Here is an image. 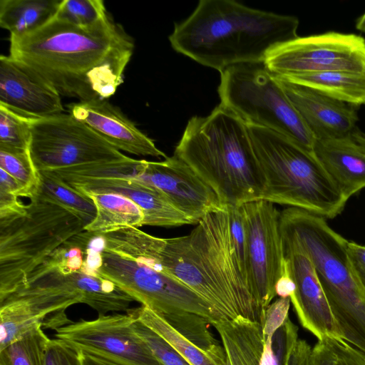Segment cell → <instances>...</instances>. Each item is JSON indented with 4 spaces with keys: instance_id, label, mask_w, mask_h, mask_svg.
Listing matches in <instances>:
<instances>
[{
    "instance_id": "cell-1",
    "label": "cell",
    "mask_w": 365,
    "mask_h": 365,
    "mask_svg": "<svg viewBox=\"0 0 365 365\" xmlns=\"http://www.w3.org/2000/svg\"><path fill=\"white\" fill-rule=\"evenodd\" d=\"M9 56L26 65L63 96L107 100L123 81L134 41L110 15L84 29L55 17L38 30L9 37Z\"/></svg>"
},
{
    "instance_id": "cell-2",
    "label": "cell",
    "mask_w": 365,
    "mask_h": 365,
    "mask_svg": "<svg viewBox=\"0 0 365 365\" xmlns=\"http://www.w3.org/2000/svg\"><path fill=\"white\" fill-rule=\"evenodd\" d=\"M153 259L225 318L262 324L263 313L233 237L228 205L205 216L187 235L160 238Z\"/></svg>"
},
{
    "instance_id": "cell-3",
    "label": "cell",
    "mask_w": 365,
    "mask_h": 365,
    "mask_svg": "<svg viewBox=\"0 0 365 365\" xmlns=\"http://www.w3.org/2000/svg\"><path fill=\"white\" fill-rule=\"evenodd\" d=\"M299 21L248 7L234 0H200L175 24L172 48L220 73L240 63L264 61L276 46L298 37Z\"/></svg>"
},
{
    "instance_id": "cell-4",
    "label": "cell",
    "mask_w": 365,
    "mask_h": 365,
    "mask_svg": "<svg viewBox=\"0 0 365 365\" xmlns=\"http://www.w3.org/2000/svg\"><path fill=\"white\" fill-rule=\"evenodd\" d=\"M174 155L217 193L225 205L262 200L264 180L247 123L220 103L205 117L193 116Z\"/></svg>"
},
{
    "instance_id": "cell-5",
    "label": "cell",
    "mask_w": 365,
    "mask_h": 365,
    "mask_svg": "<svg viewBox=\"0 0 365 365\" xmlns=\"http://www.w3.org/2000/svg\"><path fill=\"white\" fill-rule=\"evenodd\" d=\"M279 230L312 262L343 340L365 354V290L350 266L349 240L327 219L297 207L280 212Z\"/></svg>"
},
{
    "instance_id": "cell-6",
    "label": "cell",
    "mask_w": 365,
    "mask_h": 365,
    "mask_svg": "<svg viewBox=\"0 0 365 365\" xmlns=\"http://www.w3.org/2000/svg\"><path fill=\"white\" fill-rule=\"evenodd\" d=\"M247 125L264 180L262 200L302 209L327 220L342 212L349 200L314 151L279 132Z\"/></svg>"
},
{
    "instance_id": "cell-7",
    "label": "cell",
    "mask_w": 365,
    "mask_h": 365,
    "mask_svg": "<svg viewBox=\"0 0 365 365\" xmlns=\"http://www.w3.org/2000/svg\"><path fill=\"white\" fill-rule=\"evenodd\" d=\"M85 250V262L137 301L160 315L190 312L210 324L225 319L210 302L165 272L155 261L103 247L94 235Z\"/></svg>"
},
{
    "instance_id": "cell-8",
    "label": "cell",
    "mask_w": 365,
    "mask_h": 365,
    "mask_svg": "<svg viewBox=\"0 0 365 365\" xmlns=\"http://www.w3.org/2000/svg\"><path fill=\"white\" fill-rule=\"evenodd\" d=\"M70 211L37 197L26 212L0 222V301L16 292L52 252L84 231Z\"/></svg>"
},
{
    "instance_id": "cell-9",
    "label": "cell",
    "mask_w": 365,
    "mask_h": 365,
    "mask_svg": "<svg viewBox=\"0 0 365 365\" xmlns=\"http://www.w3.org/2000/svg\"><path fill=\"white\" fill-rule=\"evenodd\" d=\"M217 92L220 103L246 123L279 132L313 151V134L264 61L225 68Z\"/></svg>"
},
{
    "instance_id": "cell-10",
    "label": "cell",
    "mask_w": 365,
    "mask_h": 365,
    "mask_svg": "<svg viewBox=\"0 0 365 365\" xmlns=\"http://www.w3.org/2000/svg\"><path fill=\"white\" fill-rule=\"evenodd\" d=\"M29 152L38 171L128 158L70 113L34 119Z\"/></svg>"
},
{
    "instance_id": "cell-11",
    "label": "cell",
    "mask_w": 365,
    "mask_h": 365,
    "mask_svg": "<svg viewBox=\"0 0 365 365\" xmlns=\"http://www.w3.org/2000/svg\"><path fill=\"white\" fill-rule=\"evenodd\" d=\"M264 62L281 76L329 71L365 74V38L337 31L298 36L272 49Z\"/></svg>"
},
{
    "instance_id": "cell-12",
    "label": "cell",
    "mask_w": 365,
    "mask_h": 365,
    "mask_svg": "<svg viewBox=\"0 0 365 365\" xmlns=\"http://www.w3.org/2000/svg\"><path fill=\"white\" fill-rule=\"evenodd\" d=\"M246 234L247 264L252 292L263 315L286 273L279 230L280 212L274 203L258 200L240 205Z\"/></svg>"
},
{
    "instance_id": "cell-13",
    "label": "cell",
    "mask_w": 365,
    "mask_h": 365,
    "mask_svg": "<svg viewBox=\"0 0 365 365\" xmlns=\"http://www.w3.org/2000/svg\"><path fill=\"white\" fill-rule=\"evenodd\" d=\"M134 318L125 314L98 315L61 327L54 336L79 351L125 365H163L154 356L133 327Z\"/></svg>"
},
{
    "instance_id": "cell-14",
    "label": "cell",
    "mask_w": 365,
    "mask_h": 365,
    "mask_svg": "<svg viewBox=\"0 0 365 365\" xmlns=\"http://www.w3.org/2000/svg\"><path fill=\"white\" fill-rule=\"evenodd\" d=\"M160 190L192 224L225 205L215 190L176 155L148 161L135 178Z\"/></svg>"
},
{
    "instance_id": "cell-15",
    "label": "cell",
    "mask_w": 365,
    "mask_h": 365,
    "mask_svg": "<svg viewBox=\"0 0 365 365\" xmlns=\"http://www.w3.org/2000/svg\"><path fill=\"white\" fill-rule=\"evenodd\" d=\"M126 312L165 339L190 365H225L223 347L204 317L190 312L160 315L143 305Z\"/></svg>"
},
{
    "instance_id": "cell-16",
    "label": "cell",
    "mask_w": 365,
    "mask_h": 365,
    "mask_svg": "<svg viewBox=\"0 0 365 365\" xmlns=\"http://www.w3.org/2000/svg\"><path fill=\"white\" fill-rule=\"evenodd\" d=\"M282 241L287 270L295 285L290 300L301 325L318 340H343L310 258L294 242Z\"/></svg>"
},
{
    "instance_id": "cell-17",
    "label": "cell",
    "mask_w": 365,
    "mask_h": 365,
    "mask_svg": "<svg viewBox=\"0 0 365 365\" xmlns=\"http://www.w3.org/2000/svg\"><path fill=\"white\" fill-rule=\"evenodd\" d=\"M61 96L24 63L0 56V105L31 119L63 113Z\"/></svg>"
},
{
    "instance_id": "cell-18",
    "label": "cell",
    "mask_w": 365,
    "mask_h": 365,
    "mask_svg": "<svg viewBox=\"0 0 365 365\" xmlns=\"http://www.w3.org/2000/svg\"><path fill=\"white\" fill-rule=\"evenodd\" d=\"M69 113L119 151L136 155H166L121 110L107 100L79 101L68 106Z\"/></svg>"
},
{
    "instance_id": "cell-19",
    "label": "cell",
    "mask_w": 365,
    "mask_h": 365,
    "mask_svg": "<svg viewBox=\"0 0 365 365\" xmlns=\"http://www.w3.org/2000/svg\"><path fill=\"white\" fill-rule=\"evenodd\" d=\"M274 76L315 140L339 137L358 126L359 108L324 96L282 76Z\"/></svg>"
},
{
    "instance_id": "cell-20",
    "label": "cell",
    "mask_w": 365,
    "mask_h": 365,
    "mask_svg": "<svg viewBox=\"0 0 365 365\" xmlns=\"http://www.w3.org/2000/svg\"><path fill=\"white\" fill-rule=\"evenodd\" d=\"M313 151L347 200L365 188V133L358 126L339 137L316 139Z\"/></svg>"
},
{
    "instance_id": "cell-21",
    "label": "cell",
    "mask_w": 365,
    "mask_h": 365,
    "mask_svg": "<svg viewBox=\"0 0 365 365\" xmlns=\"http://www.w3.org/2000/svg\"><path fill=\"white\" fill-rule=\"evenodd\" d=\"M81 193L110 192L134 202L144 214L143 225L175 227L192 222L154 186L134 178H97L66 181Z\"/></svg>"
},
{
    "instance_id": "cell-22",
    "label": "cell",
    "mask_w": 365,
    "mask_h": 365,
    "mask_svg": "<svg viewBox=\"0 0 365 365\" xmlns=\"http://www.w3.org/2000/svg\"><path fill=\"white\" fill-rule=\"evenodd\" d=\"M71 322L65 312L55 314L41 304L10 295L0 301V350L38 326L56 331Z\"/></svg>"
},
{
    "instance_id": "cell-23",
    "label": "cell",
    "mask_w": 365,
    "mask_h": 365,
    "mask_svg": "<svg viewBox=\"0 0 365 365\" xmlns=\"http://www.w3.org/2000/svg\"><path fill=\"white\" fill-rule=\"evenodd\" d=\"M225 352V365H262L265 338L262 324L243 317L212 323Z\"/></svg>"
},
{
    "instance_id": "cell-24",
    "label": "cell",
    "mask_w": 365,
    "mask_h": 365,
    "mask_svg": "<svg viewBox=\"0 0 365 365\" xmlns=\"http://www.w3.org/2000/svg\"><path fill=\"white\" fill-rule=\"evenodd\" d=\"M83 194L93 202L96 209L95 218L84 227V231L103 234L143 226L142 210L128 197L110 192H88Z\"/></svg>"
},
{
    "instance_id": "cell-25",
    "label": "cell",
    "mask_w": 365,
    "mask_h": 365,
    "mask_svg": "<svg viewBox=\"0 0 365 365\" xmlns=\"http://www.w3.org/2000/svg\"><path fill=\"white\" fill-rule=\"evenodd\" d=\"M63 0H1L0 26L10 38L32 33L52 20Z\"/></svg>"
},
{
    "instance_id": "cell-26",
    "label": "cell",
    "mask_w": 365,
    "mask_h": 365,
    "mask_svg": "<svg viewBox=\"0 0 365 365\" xmlns=\"http://www.w3.org/2000/svg\"><path fill=\"white\" fill-rule=\"evenodd\" d=\"M282 77L357 108L365 105V74L329 71Z\"/></svg>"
},
{
    "instance_id": "cell-27",
    "label": "cell",
    "mask_w": 365,
    "mask_h": 365,
    "mask_svg": "<svg viewBox=\"0 0 365 365\" xmlns=\"http://www.w3.org/2000/svg\"><path fill=\"white\" fill-rule=\"evenodd\" d=\"M40 185L36 195L43 201L58 205L78 217L85 227L96 217L93 202L65 182L53 171H38Z\"/></svg>"
},
{
    "instance_id": "cell-28",
    "label": "cell",
    "mask_w": 365,
    "mask_h": 365,
    "mask_svg": "<svg viewBox=\"0 0 365 365\" xmlns=\"http://www.w3.org/2000/svg\"><path fill=\"white\" fill-rule=\"evenodd\" d=\"M50 339L38 326L0 350V365H44Z\"/></svg>"
},
{
    "instance_id": "cell-29",
    "label": "cell",
    "mask_w": 365,
    "mask_h": 365,
    "mask_svg": "<svg viewBox=\"0 0 365 365\" xmlns=\"http://www.w3.org/2000/svg\"><path fill=\"white\" fill-rule=\"evenodd\" d=\"M0 168L18 182L21 187V197L31 200L36 195L40 185V175L29 150L0 148Z\"/></svg>"
},
{
    "instance_id": "cell-30",
    "label": "cell",
    "mask_w": 365,
    "mask_h": 365,
    "mask_svg": "<svg viewBox=\"0 0 365 365\" xmlns=\"http://www.w3.org/2000/svg\"><path fill=\"white\" fill-rule=\"evenodd\" d=\"M33 120L0 105V148L29 150Z\"/></svg>"
},
{
    "instance_id": "cell-31",
    "label": "cell",
    "mask_w": 365,
    "mask_h": 365,
    "mask_svg": "<svg viewBox=\"0 0 365 365\" xmlns=\"http://www.w3.org/2000/svg\"><path fill=\"white\" fill-rule=\"evenodd\" d=\"M109 16L102 0H63L55 18L78 27H93Z\"/></svg>"
},
{
    "instance_id": "cell-32",
    "label": "cell",
    "mask_w": 365,
    "mask_h": 365,
    "mask_svg": "<svg viewBox=\"0 0 365 365\" xmlns=\"http://www.w3.org/2000/svg\"><path fill=\"white\" fill-rule=\"evenodd\" d=\"M298 339V327L288 318L271 337L265 338L262 365H287Z\"/></svg>"
},
{
    "instance_id": "cell-33",
    "label": "cell",
    "mask_w": 365,
    "mask_h": 365,
    "mask_svg": "<svg viewBox=\"0 0 365 365\" xmlns=\"http://www.w3.org/2000/svg\"><path fill=\"white\" fill-rule=\"evenodd\" d=\"M133 327L160 364L190 365L165 339L135 318Z\"/></svg>"
},
{
    "instance_id": "cell-34",
    "label": "cell",
    "mask_w": 365,
    "mask_h": 365,
    "mask_svg": "<svg viewBox=\"0 0 365 365\" xmlns=\"http://www.w3.org/2000/svg\"><path fill=\"white\" fill-rule=\"evenodd\" d=\"M44 365H83L81 351L68 343L55 338L49 339Z\"/></svg>"
},
{
    "instance_id": "cell-35",
    "label": "cell",
    "mask_w": 365,
    "mask_h": 365,
    "mask_svg": "<svg viewBox=\"0 0 365 365\" xmlns=\"http://www.w3.org/2000/svg\"><path fill=\"white\" fill-rule=\"evenodd\" d=\"M290 303L289 297H279L267 307L262 321L264 338L271 337L289 318Z\"/></svg>"
},
{
    "instance_id": "cell-36",
    "label": "cell",
    "mask_w": 365,
    "mask_h": 365,
    "mask_svg": "<svg viewBox=\"0 0 365 365\" xmlns=\"http://www.w3.org/2000/svg\"><path fill=\"white\" fill-rule=\"evenodd\" d=\"M329 339L338 357L337 365H365V354L344 340Z\"/></svg>"
},
{
    "instance_id": "cell-37",
    "label": "cell",
    "mask_w": 365,
    "mask_h": 365,
    "mask_svg": "<svg viewBox=\"0 0 365 365\" xmlns=\"http://www.w3.org/2000/svg\"><path fill=\"white\" fill-rule=\"evenodd\" d=\"M338 357L329 338L318 340L311 349L307 365H337Z\"/></svg>"
},
{
    "instance_id": "cell-38",
    "label": "cell",
    "mask_w": 365,
    "mask_h": 365,
    "mask_svg": "<svg viewBox=\"0 0 365 365\" xmlns=\"http://www.w3.org/2000/svg\"><path fill=\"white\" fill-rule=\"evenodd\" d=\"M16 195L0 190V222H4L23 215L26 211V205L22 203Z\"/></svg>"
},
{
    "instance_id": "cell-39",
    "label": "cell",
    "mask_w": 365,
    "mask_h": 365,
    "mask_svg": "<svg viewBox=\"0 0 365 365\" xmlns=\"http://www.w3.org/2000/svg\"><path fill=\"white\" fill-rule=\"evenodd\" d=\"M347 254L353 273L365 290V246L349 241Z\"/></svg>"
},
{
    "instance_id": "cell-40",
    "label": "cell",
    "mask_w": 365,
    "mask_h": 365,
    "mask_svg": "<svg viewBox=\"0 0 365 365\" xmlns=\"http://www.w3.org/2000/svg\"><path fill=\"white\" fill-rule=\"evenodd\" d=\"M311 349L305 340L299 339L289 355L287 365H307Z\"/></svg>"
},
{
    "instance_id": "cell-41",
    "label": "cell",
    "mask_w": 365,
    "mask_h": 365,
    "mask_svg": "<svg viewBox=\"0 0 365 365\" xmlns=\"http://www.w3.org/2000/svg\"><path fill=\"white\" fill-rule=\"evenodd\" d=\"M0 190L21 197V187L18 182L3 169L0 168Z\"/></svg>"
},
{
    "instance_id": "cell-42",
    "label": "cell",
    "mask_w": 365,
    "mask_h": 365,
    "mask_svg": "<svg viewBox=\"0 0 365 365\" xmlns=\"http://www.w3.org/2000/svg\"><path fill=\"white\" fill-rule=\"evenodd\" d=\"M80 351L83 365H125L96 354L82 351Z\"/></svg>"
},
{
    "instance_id": "cell-43",
    "label": "cell",
    "mask_w": 365,
    "mask_h": 365,
    "mask_svg": "<svg viewBox=\"0 0 365 365\" xmlns=\"http://www.w3.org/2000/svg\"><path fill=\"white\" fill-rule=\"evenodd\" d=\"M355 26L357 30L365 34V11L356 19Z\"/></svg>"
}]
</instances>
